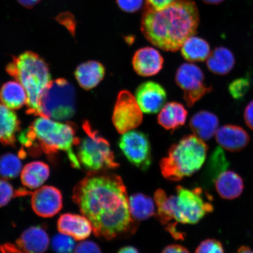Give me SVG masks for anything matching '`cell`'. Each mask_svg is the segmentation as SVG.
<instances>
[{
  "mask_svg": "<svg viewBox=\"0 0 253 253\" xmlns=\"http://www.w3.org/2000/svg\"><path fill=\"white\" fill-rule=\"evenodd\" d=\"M73 200L92 225L94 235L107 240L134 235L138 223L129 209L122 178L109 171L89 172L76 185Z\"/></svg>",
  "mask_w": 253,
  "mask_h": 253,
  "instance_id": "1",
  "label": "cell"
},
{
  "mask_svg": "<svg viewBox=\"0 0 253 253\" xmlns=\"http://www.w3.org/2000/svg\"><path fill=\"white\" fill-rule=\"evenodd\" d=\"M199 12L192 0H176L162 9L147 7L141 19L145 39L166 51L175 52L197 33Z\"/></svg>",
  "mask_w": 253,
  "mask_h": 253,
  "instance_id": "2",
  "label": "cell"
},
{
  "mask_svg": "<svg viewBox=\"0 0 253 253\" xmlns=\"http://www.w3.org/2000/svg\"><path fill=\"white\" fill-rule=\"evenodd\" d=\"M18 136L22 145L33 156L40 151L50 157L54 156L59 151L64 152L72 167L81 169L74 151V147L77 146L80 139L76 135L75 126L72 123H60L40 116Z\"/></svg>",
  "mask_w": 253,
  "mask_h": 253,
  "instance_id": "3",
  "label": "cell"
},
{
  "mask_svg": "<svg viewBox=\"0 0 253 253\" xmlns=\"http://www.w3.org/2000/svg\"><path fill=\"white\" fill-rule=\"evenodd\" d=\"M156 216L161 224L167 226L172 220L176 224H195L213 211V206L205 199L201 188L188 189L177 186L176 195L168 196L164 190L154 194Z\"/></svg>",
  "mask_w": 253,
  "mask_h": 253,
  "instance_id": "4",
  "label": "cell"
},
{
  "mask_svg": "<svg viewBox=\"0 0 253 253\" xmlns=\"http://www.w3.org/2000/svg\"><path fill=\"white\" fill-rule=\"evenodd\" d=\"M5 69L26 91L27 113L39 116L41 97L51 82L47 63L37 53L27 51L14 57Z\"/></svg>",
  "mask_w": 253,
  "mask_h": 253,
  "instance_id": "5",
  "label": "cell"
},
{
  "mask_svg": "<svg viewBox=\"0 0 253 253\" xmlns=\"http://www.w3.org/2000/svg\"><path fill=\"white\" fill-rule=\"evenodd\" d=\"M208 146L195 135L185 136L169 148L160 163L164 178L179 181L198 171L207 159Z\"/></svg>",
  "mask_w": 253,
  "mask_h": 253,
  "instance_id": "6",
  "label": "cell"
},
{
  "mask_svg": "<svg viewBox=\"0 0 253 253\" xmlns=\"http://www.w3.org/2000/svg\"><path fill=\"white\" fill-rule=\"evenodd\" d=\"M85 136L77 145V156L81 167L89 172L109 171L118 169L109 142L95 129L90 123L84 122Z\"/></svg>",
  "mask_w": 253,
  "mask_h": 253,
  "instance_id": "7",
  "label": "cell"
},
{
  "mask_svg": "<svg viewBox=\"0 0 253 253\" xmlns=\"http://www.w3.org/2000/svg\"><path fill=\"white\" fill-rule=\"evenodd\" d=\"M77 94L74 86L64 79L51 81L40 102L39 116L66 121L75 115Z\"/></svg>",
  "mask_w": 253,
  "mask_h": 253,
  "instance_id": "8",
  "label": "cell"
},
{
  "mask_svg": "<svg viewBox=\"0 0 253 253\" xmlns=\"http://www.w3.org/2000/svg\"><path fill=\"white\" fill-rule=\"evenodd\" d=\"M175 82L183 90V98L189 107L213 89L205 84L201 69L191 63H183L179 66L176 72Z\"/></svg>",
  "mask_w": 253,
  "mask_h": 253,
  "instance_id": "9",
  "label": "cell"
},
{
  "mask_svg": "<svg viewBox=\"0 0 253 253\" xmlns=\"http://www.w3.org/2000/svg\"><path fill=\"white\" fill-rule=\"evenodd\" d=\"M119 147L132 165L145 171L152 163L151 146L149 138L144 132L131 130L123 134Z\"/></svg>",
  "mask_w": 253,
  "mask_h": 253,
  "instance_id": "10",
  "label": "cell"
},
{
  "mask_svg": "<svg viewBox=\"0 0 253 253\" xmlns=\"http://www.w3.org/2000/svg\"><path fill=\"white\" fill-rule=\"evenodd\" d=\"M143 120L142 111L135 97L129 91H120L117 97L112 116L114 126L119 133L134 130Z\"/></svg>",
  "mask_w": 253,
  "mask_h": 253,
  "instance_id": "11",
  "label": "cell"
},
{
  "mask_svg": "<svg viewBox=\"0 0 253 253\" xmlns=\"http://www.w3.org/2000/svg\"><path fill=\"white\" fill-rule=\"evenodd\" d=\"M62 206L61 192L53 186H41L32 195V208L39 216L45 218L54 216L62 210Z\"/></svg>",
  "mask_w": 253,
  "mask_h": 253,
  "instance_id": "12",
  "label": "cell"
},
{
  "mask_svg": "<svg viewBox=\"0 0 253 253\" xmlns=\"http://www.w3.org/2000/svg\"><path fill=\"white\" fill-rule=\"evenodd\" d=\"M135 97L142 112L156 114L165 105L167 95L165 88L160 84L148 81L137 87Z\"/></svg>",
  "mask_w": 253,
  "mask_h": 253,
  "instance_id": "13",
  "label": "cell"
},
{
  "mask_svg": "<svg viewBox=\"0 0 253 253\" xmlns=\"http://www.w3.org/2000/svg\"><path fill=\"white\" fill-rule=\"evenodd\" d=\"M164 58L160 52L152 47L139 49L134 53L132 65L134 71L144 77L156 75L163 68Z\"/></svg>",
  "mask_w": 253,
  "mask_h": 253,
  "instance_id": "14",
  "label": "cell"
},
{
  "mask_svg": "<svg viewBox=\"0 0 253 253\" xmlns=\"http://www.w3.org/2000/svg\"><path fill=\"white\" fill-rule=\"evenodd\" d=\"M57 227L60 233L77 240L88 238L93 231L89 220L84 215L65 213L59 217Z\"/></svg>",
  "mask_w": 253,
  "mask_h": 253,
  "instance_id": "15",
  "label": "cell"
},
{
  "mask_svg": "<svg viewBox=\"0 0 253 253\" xmlns=\"http://www.w3.org/2000/svg\"><path fill=\"white\" fill-rule=\"evenodd\" d=\"M215 135L220 147L233 153L244 149L251 140L249 134L244 128L233 125L221 126L218 128Z\"/></svg>",
  "mask_w": 253,
  "mask_h": 253,
  "instance_id": "16",
  "label": "cell"
},
{
  "mask_svg": "<svg viewBox=\"0 0 253 253\" xmlns=\"http://www.w3.org/2000/svg\"><path fill=\"white\" fill-rule=\"evenodd\" d=\"M17 246L24 253H45L49 245V238L42 227H31L22 233Z\"/></svg>",
  "mask_w": 253,
  "mask_h": 253,
  "instance_id": "17",
  "label": "cell"
},
{
  "mask_svg": "<svg viewBox=\"0 0 253 253\" xmlns=\"http://www.w3.org/2000/svg\"><path fill=\"white\" fill-rule=\"evenodd\" d=\"M20 128V120L14 111L0 103V143L14 147Z\"/></svg>",
  "mask_w": 253,
  "mask_h": 253,
  "instance_id": "18",
  "label": "cell"
},
{
  "mask_svg": "<svg viewBox=\"0 0 253 253\" xmlns=\"http://www.w3.org/2000/svg\"><path fill=\"white\" fill-rule=\"evenodd\" d=\"M214 182L218 194L227 200H233L239 197L245 188L243 178L233 170L221 172Z\"/></svg>",
  "mask_w": 253,
  "mask_h": 253,
  "instance_id": "19",
  "label": "cell"
},
{
  "mask_svg": "<svg viewBox=\"0 0 253 253\" xmlns=\"http://www.w3.org/2000/svg\"><path fill=\"white\" fill-rule=\"evenodd\" d=\"M189 126L195 136L202 140L208 141L216 134L219 120L214 114L202 110L192 117Z\"/></svg>",
  "mask_w": 253,
  "mask_h": 253,
  "instance_id": "20",
  "label": "cell"
},
{
  "mask_svg": "<svg viewBox=\"0 0 253 253\" xmlns=\"http://www.w3.org/2000/svg\"><path fill=\"white\" fill-rule=\"evenodd\" d=\"M106 69L102 63L90 61L82 63L76 69L75 77L84 90L92 89L97 86L105 76Z\"/></svg>",
  "mask_w": 253,
  "mask_h": 253,
  "instance_id": "21",
  "label": "cell"
},
{
  "mask_svg": "<svg viewBox=\"0 0 253 253\" xmlns=\"http://www.w3.org/2000/svg\"><path fill=\"white\" fill-rule=\"evenodd\" d=\"M188 112L183 104L172 102L164 105L158 114L157 122L167 130H175L185 125Z\"/></svg>",
  "mask_w": 253,
  "mask_h": 253,
  "instance_id": "22",
  "label": "cell"
},
{
  "mask_svg": "<svg viewBox=\"0 0 253 253\" xmlns=\"http://www.w3.org/2000/svg\"><path fill=\"white\" fill-rule=\"evenodd\" d=\"M49 175L50 169L47 164L41 161H34L22 169L21 180L25 187L37 189L47 181Z\"/></svg>",
  "mask_w": 253,
  "mask_h": 253,
  "instance_id": "23",
  "label": "cell"
},
{
  "mask_svg": "<svg viewBox=\"0 0 253 253\" xmlns=\"http://www.w3.org/2000/svg\"><path fill=\"white\" fill-rule=\"evenodd\" d=\"M207 65L209 70L217 75H226L232 71L235 58L230 50L225 47L215 48L209 56Z\"/></svg>",
  "mask_w": 253,
  "mask_h": 253,
  "instance_id": "24",
  "label": "cell"
},
{
  "mask_svg": "<svg viewBox=\"0 0 253 253\" xmlns=\"http://www.w3.org/2000/svg\"><path fill=\"white\" fill-rule=\"evenodd\" d=\"M129 209L136 221L147 220L157 214L156 202L142 193H135L129 197Z\"/></svg>",
  "mask_w": 253,
  "mask_h": 253,
  "instance_id": "25",
  "label": "cell"
},
{
  "mask_svg": "<svg viewBox=\"0 0 253 253\" xmlns=\"http://www.w3.org/2000/svg\"><path fill=\"white\" fill-rule=\"evenodd\" d=\"M0 101L9 109H20L27 104L26 91L18 82H8L3 85L0 90Z\"/></svg>",
  "mask_w": 253,
  "mask_h": 253,
  "instance_id": "26",
  "label": "cell"
},
{
  "mask_svg": "<svg viewBox=\"0 0 253 253\" xmlns=\"http://www.w3.org/2000/svg\"><path fill=\"white\" fill-rule=\"evenodd\" d=\"M181 50L183 58L189 62H204L211 52L207 41L195 36L185 41Z\"/></svg>",
  "mask_w": 253,
  "mask_h": 253,
  "instance_id": "27",
  "label": "cell"
},
{
  "mask_svg": "<svg viewBox=\"0 0 253 253\" xmlns=\"http://www.w3.org/2000/svg\"><path fill=\"white\" fill-rule=\"evenodd\" d=\"M20 156L7 153L0 157V176L5 179H14L22 171Z\"/></svg>",
  "mask_w": 253,
  "mask_h": 253,
  "instance_id": "28",
  "label": "cell"
},
{
  "mask_svg": "<svg viewBox=\"0 0 253 253\" xmlns=\"http://www.w3.org/2000/svg\"><path fill=\"white\" fill-rule=\"evenodd\" d=\"M75 239L72 237L60 233L53 237L52 248L55 253H73L75 249Z\"/></svg>",
  "mask_w": 253,
  "mask_h": 253,
  "instance_id": "29",
  "label": "cell"
},
{
  "mask_svg": "<svg viewBox=\"0 0 253 253\" xmlns=\"http://www.w3.org/2000/svg\"><path fill=\"white\" fill-rule=\"evenodd\" d=\"M251 87V82L248 78H240L235 79L229 84V90L234 99H242L248 93Z\"/></svg>",
  "mask_w": 253,
  "mask_h": 253,
  "instance_id": "30",
  "label": "cell"
},
{
  "mask_svg": "<svg viewBox=\"0 0 253 253\" xmlns=\"http://www.w3.org/2000/svg\"><path fill=\"white\" fill-rule=\"evenodd\" d=\"M195 253H224V251L219 240L209 239L200 243Z\"/></svg>",
  "mask_w": 253,
  "mask_h": 253,
  "instance_id": "31",
  "label": "cell"
},
{
  "mask_svg": "<svg viewBox=\"0 0 253 253\" xmlns=\"http://www.w3.org/2000/svg\"><path fill=\"white\" fill-rule=\"evenodd\" d=\"M15 194L16 192L10 183L5 179L0 178V208L7 205Z\"/></svg>",
  "mask_w": 253,
  "mask_h": 253,
  "instance_id": "32",
  "label": "cell"
},
{
  "mask_svg": "<svg viewBox=\"0 0 253 253\" xmlns=\"http://www.w3.org/2000/svg\"><path fill=\"white\" fill-rule=\"evenodd\" d=\"M120 9L126 12H135L140 9L143 4V0H116Z\"/></svg>",
  "mask_w": 253,
  "mask_h": 253,
  "instance_id": "33",
  "label": "cell"
},
{
  "mask_svg": "<svg viewBox=\"0 0 253 253\" xmlns=\"http://www.w3.org/2000/svg\"><path fill=\"white\" fill-rule=\"evenodd\" d=\"M74 253H102L100 247L92 241L82 242L76 247Z\"/></svg>",
  "mask_w": 253,
  "mask_h": 253,
  "instance_id": "34",
  "label": "cell"
},
{
  "mask_svg": "<svg viewBox=\"0 0 253 253\" xmlns=\"http://www.w3.org/2000/svg\"><path fill=\"white\" fill-rule=\"evenodd\" d=\"M57 21L67 28V29L72 34L73 36H75L76 29V21L75 19L71 14L69 12H64L58 16L56 19Z\"/></svg>",
  "mask_w": 253,
  "mask_h": 253,
  "instance_id": "35",
  "label": "cell"
},
{
  "mask_svg": "<svg viewBox=\"0 0 253 253\" xmlns=\"http://www.w3.org/2000/svg\"><path fill=\"white\" fill-rule=\"evenodd\" d=\"M176 0H146L147 7L156 9H162L172 4Z\"/></svg>",
  "mask_w": 253,
  "mask_h": 253,
  "instance_id": "36",
  "label": "cell"
},
{
  "mask_svg": "<svg viewBox=\"0 0 253 253\" xmlns=\"http://www.w3.org/2000/svg\"><path fill=\"white\" fill-rule=\"evenodd\" d=\"M244 118L247 126L253 130V100L246 106L245 110Z\"/></svg>",
  "mask_w": 253,
  "mask_h": 253,
  "instance_id": "37",
  "label": "cell"
},
{
  "mask_svg": "<svg viewBox=\"0 0 253 253\" xmlns=\"http://www.w3.org/2000/svg\"><path fill=\"white\" fill-rule=\"evenodd\" d=\"M161 253H190L188 250L181 245H170L164 248Z\"/></svg>",
  "mask_w": 253,
  "mask_h": 253,
  "instance_id": "38",
  "label": "cell"
},
{
  "mask_svg": "<svg viewBox=\"0 0 253 253\" xmlns=\"http://www.w3.org/2000/svg\"><path fill=\"white\" fill-rule=\"evenodd\" d=\"M0 252L1 253H24L19 247L11 243H7L0 247Z\"/></svg>",
  "mask_w": 253,
  "mask_h": 253,
  "instance_id": "39",
  "label": "cell"
},
{
  "mask_svg": "<svg viewBox=\"0 0 253 253\" xmlns=\"http://www.w3.org/2000/svg\"><path fill=\"white\" fill-rule=\"evenodd\" d=\"M17 1L25 8H31L40 2L41 0H17Z\"/></svg>",
  "mask_w": 253,
  "mask_h": 253,
  "instance_id": "40",
  "label": "cell"
},
{
  "mask_svg": "<svg viewBox=\"0 0 253 253\" xmlns=\"http://www.w3.org/2000/svg\"><path fill=\"white\" fill-rule=\"evenodd\" d=\"M118 253H140L138 251L137 249H136L133 246H127L123 247V248L120 249Z\"/></svg>",
  "mask_w": 253,
  "mask_h": 253,
  "instance_id": "41",
  "label": "cell"
},
{
  "mask_svg": "<svg viewBox=\"0 0 253 253\" xmlns=\"http://www.w3.org/2000/svg\"><path fill=\"white\" fill-rule=\"evenodd\" d=\"M235 253H253V251L249 247L243 246L240 247Z\"/></svg>",
  "mask_w": 253,
  "mask_h": 253,
  "instance_id": "42",
  "label": "cell"
},
{
  "mask_svg": "<svg viewBox=\"0 0 253 253\" xmlns=\"http://www.w3.org/2000/svg\"><path fill=\"white\" fill-rule=\"evenodd\" d=\"M206 4H211V5H217L220 4L221 2L224 1V0H202Z\"/></svg>",
  "mask_w": 253,
  "mask_h": 253,
  "instance_id": "43",
  "label": "cell"
}]
</instances>
